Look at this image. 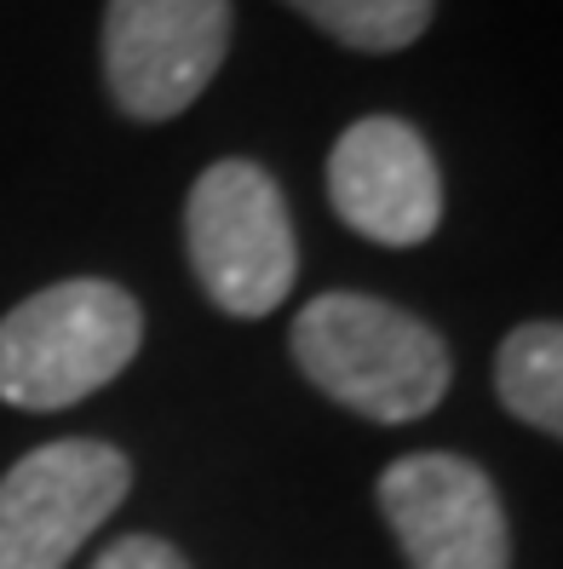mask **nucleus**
<instances>
[{
	"label": "nucleus",
	"instance_id": "1",
	"mask_svg": "<svg viewBox=\"0 0 563 569\" xmlns=\"http://www.w3.org/2000/svg\"><path fill=\"white\" fill-rule=\"evenodd\" d=\"M293 357L316 391L362 420L403 426L449 391V351L420 317L369 293H322L293 322Z\"/></svg>",
	"mask_w": 563,
	"mask_h": 569
},
{
	"label": "nucleus",
	"instance_id": "2",
	"mask_svg": "<svg viewBox=\"0 0 563 569\" xmlns=\"http://www.w3.org/2000/svg\"><path fill=\"white\" fill-rule=\"evenodd\" d=\"M144 317L98 277L52 282L0 322V397L18 409H70L139 357Z\"/></svg>",
	"mask_w": 563,
	"mask_h": 569
},
{
	"label": "nucleus",
	"instance_id": "3",
	"mask_svg": "<svg viewBox=\"0 0 563 569\" xmlns=\"http://www.w3.org/2000/svg\"><path fill=\"white\" fill-rule=\"evenodd\" d=\"M184 242L195 282L230 317L277 311L300 271L288 202L277 179L253 161H213L195 179L184 208Z\"/></svg>",
	"mask_w": 563,
	"mask_h": 569
},
{
	"label": "nucleus",
	"instance_id": "4",
	"mask_svg": "<svg viewBox=\"0 0 563 569\" xmlns=\"http://www.w3.org/2000/svg\"><path fill=\"white\" fill-rule=\"evenodd\" d=\"M132 483L121 449L63 438L29 449L0 478V569H63Z\"/></svg>",
	"mask_w": 563,
	"mask_h": 569
},
{
	"label": "nucleus",
	"instance_id": "5",
	"mask_svg": "<svg viewBox=\"0 0 563 569\" xmlns=\"http://www.w3.org/2000/svg\"><path fill=\"white\" fill-rule=\"evenodd\" d=\"M230 47V0H110L104 76L132 121H173L208 92Z\"/></svg>",
	"mask_w": 563,
	"mask_h": 569
},
{
	"label": "nucleus",
	"instance_id": "6",
	"mask_svg": "<svg viewBox=\"0 0 563 569\" xmlns=\"http://www.w3.org/2000/svg\"><path fill=\"white\" fill-rule=\"evenodd\" d=\"M380 512L409 569H506V512L483 466L460 455H409L385 466Z\"/></svg>",
	"mask_w": 563,
	"mask_h": 569
},
{
	"label": "nucleus",
	"instance_id": "7",
	"mask_svg": "<svg viewBox=\"0 0 563 569\" xmlns=\"http://www.w3.org/2000/svg\"><path fill=\"white\" fill-rule=\"evenodd\" d=\"M334 213L369 242L420 248L443 219V173L432 144L396 116H362L328 156Z\"/></svg>",
	"mask_w": 563,
	"mask_h": 569
},
{
	"label": "nucleus",
	"instance_id": "8",
	"mask_svg": "<svg viewBox=\"0 0 563 569\" xmlns=\"http://www.w3.org/2000/svg\"><path fill=\"white\" fill-rule=\"evenodd\" d=\"M494 386H501V403L517 420L557 438L563 431V333H557V322L512 328L501 346V362H494Z\"/></svg>",
	"mask_w": 563,
	"mask_h": 569
},
{
	"label": "nucleus",
	"instance_id": "9",
	"mask_svg": "<svg viewBox=\"0 0 563 569\" xmlns=\"http://www.w3.org/2000/svg\"><path fill=\"white\" fill-rule=\"evenodd\" d=\"M322 36L356 52H403L432 29L438 0H288Z\"/></svg>",
	"mask_w": 563,
	"mask_h": 569
},
{
	"label": "nucleus",
	"instance_id": "10",
	"mask_svg": "<svg viewBox=\"0 0 563 569\" xmlns=\"http://www.w3.org/2000/svg\"><path fill=\"white\" fill-rule=\"evenodd\" d=\"M92 569H190V563L168 541H155V535H127V541H115Z\"/></svg>",
	"mask_w": 563,
	"mask_h": 569
}]
</instances>
